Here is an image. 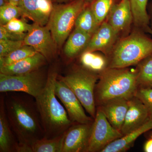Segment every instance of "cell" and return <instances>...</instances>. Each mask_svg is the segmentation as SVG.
<instances>
[{"label":"cell","mask_w":152,"mask_h":152,"mask_svg":"<svg viewBox=\"0 0 152 152\" xmlns=\"http://www.w3.org/2000/svg\"><path fill=\"white\" fill-rule=\"evenodd\" d=\"M24 45V41L0 40V57L7 56Z\"/></svg>","instance_id":"f546056e"},{"label":"cell","mask_w":152,"mask_h":152,"mask_svg":"<svg viewBox=\"0 0 152 152\" xmlns=\"http://www.w3.org/2000/svg\"><path fill=\"white\" fill-rule=\"evenodd\" d=\"M3 26L6 29L12 32L24 34L28 33L31 29L32 25L29 24L23 20L17 18L12 19Z\"/></svg>","instance_id":"f1b7e54d"},{"label":"cell","mask_w":152,"mask_h":152,"mask_svg":"<svg viewBox=\"0 0 152 152\" xmlns=\"http://www.w3.org/2000/svg\"><path fill=\"white\" fill-rule=\"evenodd\" d=\"M129 99L117 98L107 101L98 106L110 124L121 132L129 107Z\"/></svg>","instance_id":"2e32d148"},{"label":"cell","mask_w":152,"mask_h":152,"mask_svg":"<svg viewBox=\"0 0 152 152\" xmlns=\"http://www.w3.org/2000/svg\"><path fill=\"white\" fill-rule=\"evenodd\" d=\"M148 134V137H149L148 138H152V131L150 132Z\"/></svg>","instance_id":"ab89813d"},{"label":"cell","mask_w":152,"mask_h":152,"mask_svg":"<svg viewBox=\"0 0 152 152\" xmlns=\"http://www.w3.org/2000/svg\"><path fill=\"white\" fill-rule=\"evenodd\" d=\"M25 45L32 47L42 55L48 63H51L56 56L57 47L48 28L34 23L24 39Z\"/></svg>","instance_id":"9c48e42d"},{"label":"cell","mask_w":152,"mask_h":152,"mask_svg":"<svg viewBox=\"0 0 152 152\" xmlns=\"http://www.w3.org/2000/svg\"><path fill=\"white\" fill-rule=\"evenodd\" d=\"M55 85L56 95L65 108L72 122L89 124L94 121V118L87 115L80 102L69 87L58 78Z\"/></svg>","instance_id":"30bf717a"},{"label":"cell","mask_w":152,"mask_h":152,"mask_svg":"<svg viewBox=\"0 0 152 152\" xmlns=\"http://www.w3.org/2000/svg\"><path fill=\"white\" fill-rule=\"evenodd\" d=\"M135 96L145 106L149 114L150 119H152V88L138 89Z\"/></svg>","instance_id":"4dcf8cb0"},{"label":"cell","mask_w":152,"mask_h":152,"mask_svg":"<svg viewBox=\"0 0 152 152\" xmlns=\"http://www.w3.org/2000/svg\"><path fill=\"white\" fill-rule=\"evenodd\" d=\"M92 35L78 29L75 28L68 37L64 49L66 59H73L80 56L88 45Z\"/></svg>","instance_id":"d6986e66"},{"label":"cell","mask_w":152,"mask_h":152,"mask_svg":"<svg viewBox=\"0 0 152 152\" xmlns=\"http://www.w3.org/2000/svg\"><path fill=\"white\" fill-rule=\"evenodd\" d=\"M27 33L17 34L6 29L2 25H0V40L12 41H24Z\"/></svg>","instance_id":"1f68e13d"},{"label":"cell","mask_w":152,"mask_h":152,"mask_svg":"<svg viewBox=\"0 0 152 152\" xmlns=\"http://www.w3.org/2000/svg\"><path fill=\"white\" fill-rule=\"evenodd\" d=\"M22 17L20 9L17 5L8 3L0 7V24L6 25L14 18Z\"/></svg>","instance_id":"83f0119b"},{"label":"cell","mask_w":152,"mask_h":152,"mask_svg":"<svg viewBox=\"0 0 152 152\" xmlns=\"http://www.w3.org/2000/svg\"><path fill=\"white\" fill-rule=\"evenodd\" d=\"M137 66L138 89L152 88V54L142 60Z\"/></svg>","instance_id":"603a6c76"},{"label":"cell","mask_w":152,"mask_h":152,"mask_svg":"<svg viewBox=\"0 0 152 152\" xmlns=\"http://www.w3.org/2000/svg\"><path fill=\"white\" fill-rule=\"evenodd\" d=\"M58 74L56 68L50 69L45 87L35 98L45 131V137L48 139L62 134L73 124L56 95L55 85Z\"/></svg>","instance_id":"7a4b0ae2"},{"label":"cell","mask_w":152,"mask_h":152,"mask_svg":"<svg viewBox=\"0 0 152 152\" xmlns=\"http://www.w3.org/2000/svg\"><path fill=\"white\" fill-rule=\"evenodd\" d=\"M95 0H85L86 2L87 3V4H91V3H92L93 1Z\"/></svg>","instance_id":"f35d334b"},{"label":"cell","mask_w":152,"mask_h":152,"mask_svg":"<svg viewBox=\"0 0 152 152\" xmlns=\"http://www.w3.org/2000/svg\"><path fill=\"white\" fill-rule=\"evenodd\" d=\"M53 2L58 3V4H66L73 1L75 0H52Z\"/></svg>","instance_id":"836d02e7"},{"label":"cell","mask_w":152,"mask_h":152,"mask_svg":"<svg viewBox=\"0 0 152 152\" xmlns=\"http://www.w3.org/2000/svg\"><path fill=\"white\" fill-rule=\"evenodd\" d=\"M122 137L121 132L112 126L101 109L97 107L88 152H101L109 144Z\"/></svg>","instance_id":"ba28073f"},{"label":"cell","mask_w":152,"mask_h":152,"mask_svg":"<svg viewBox=\"0 0 152 152\" xmlns=\"http://www.w3.org/2000/svg\"><path fill=\"white\" fill-rule=\"evenodd\" d=\"M3 94L8 120L19 143V152H32L33 144L45 137L35 98L20 92Z\"/></svg>","instance_id":"6da1fadb"},{"label":"cell","mask_w":152,"mask_h":152,"mask_svg":"<svg viewBox=\"0 0 152 152\" xmlns=\"http://www.w3.org/2000/svg\"><path fill=\"white\" fill-rule=\"evenodd\" d=\"M145 31L146 32L149 33V34H151L152 35V29L149 26L147 27L145 30Z\"/></svg>","instance_id":"74e56055"},{"label":"cell","mask_w":152,"mask_h":152,"mask_svg":"<svg viewBox=\"0 0 152 152\" xmlns=\"http://www.w3.org/2000/svg\"><path fill=\"white\" fill-rule=\"evenodd\" d=\"M107 18V23L119 34L127 30L133 22L129 0H121L115 3Z\"/></svg>","instance_id":"9a60e30c"},{"label":"cell","mask_w":152,"mask_h":152,"mask_svg":"<svg viewBox=\"0 0 152 152\" xmlns=\"http://www.w3.org/2000/svg\"><path fill=\"white\" fill-rule=\"evenodd\" d=\"M152 54V39L141 30H136L117 41L107 57L109 68H127L137 65Z\"/></svg>","instance_id":"277c9868"},{"label":"cell","mask_w":152,"mask_h":152,"mask_svg":"<svg viewBox=\"0 0 152 152\" xmlns=\"http://www.w3.org/2000/svg\"><path fill=\"white\" fill-rule=\"evenodd\" d=\"M44 67L18 75L0 73V93L20 92L36 98L44 89L48 81L49 70Z\"/></svg>","instance_id":"52a82bcc"},{"label":"cell","mask_w":152,"mask_h":152,"mask_svg":"<svg viewBox=\"0 0 152 152\" xmlns=\"http://www.w3.org/2000/svg\"><path fill=\"white\" fill-rule=\"evenodd\" d=\"M119 34L107 22L104 21L92 36L84 52L99 51L107 57L116 43Z\"/></svg>","instance_id":"4fadbf2b"},{"label":"cell","mask_w":152,"mask_h":152,"mask_svg":"<svg viewBox=\"0 0 152 152\" xmlns=\"http://www.w3.org/2000/svg\"><path fill=\"white\" fill-rule=\"evenodd\" d=\"M150 24L151 25V28L152 29V2L150 5Z\"/></svg>","instance_id":"e575fe53"},{"label":"cell","mask_w":152,"mask_h":152,"mask_svg":"<svg viewBox=\"0 0 152 152\" xmlns=\"http://www.w3.org/2000/svg\"><path fill=\"white\" fill-rule=\"evenodd\" d=\"M48 63L45 58L38 53L14 64L0 67V73L8 75H23L45 66Z\"/></svg>","instance_id":"ac0fdd59"},{"label":"cell","mask_w":152,"mask_h":152,"mask_svg":"<svg viewBox=\"0 0 152 152\" xmlns=\"http://www.w3.org/2000/svg\"><path fill=\"white\" fill-rule=\"evenodd\" d=\"M133 22L136 26L145 31L150 24V17L147 11L148 0H129Z\"/></svg>","instance_id":"cb8c5ba5"},{"label":"cell","mask_w":152,"mask_h":152,"mask_svg":"<svg viewBox=\"0 0 152 152\" xmlns=\"http://www.w3.org/2000/svg\"><path fill=\"white\" fill-rule=\"evenodd\" d=\"M10 3L7 0H0V7H3Z\"/></svg>","instance_id":"d590c367"},{"label":"cell","mask_w":152,"mask_h":152,"mask_svg":"<svg viewBox=\"0 0 152 152\" xmlns=\"http://www.w3.org/2000/svg\"><path fill=\"white\" fill-rule=\"evenodd\" d=\"M37 53L32 47L27 45H24L7 56L0 57V67L14 64L34 56Z\"/></svg>","instance_id":"484cf974"},{"label":"cell","mask_w":152,"mask_h":152,"mask_svg":"<svg viewBox=\"0 0 152 152\" xmlns=\"http://www.w3.org/2000/svg\"><path fill=\"white\" fill-rule=\"evenodd\" d=\"M152 129V119L135 130L114 141L101 152H123L128 151L133 146L137 139L144 133Z\"/></svg>","instance_id":"ffe728a7"},{"label":"cell","mask_w":152,"mask_h":152,"mask_svg":"<svg viewBox=\"0 0 152 152\" xmlns=\"http://www.w3.org/2000/svg\"><path fill=\"white\" fill-rule=\"evenodd\" d=\"M65 132L53 138L44 137L32 146V152H62Z\"/></svg>","instance_id":"d4e9b609"},{"label":"cell","mask_w":152,"mask_h":152,"mask_svg":"<svg viewBox=\"0 0 152 152\" xmlns=\"http://www.w3.org/2000/svg\"><path fill=\"white\" fill-rule=\"evenodd\" d=\"M100 26V25L98 23L90 4H87L77 18L75 28L92 36Z\"/></svg>","instance_id":"7402d4cb"},{"label":"cell","mask_w":152,"mask_h":152,"mask_svg":"<svg viewBox=\"0 0 152 152\" xmlns=\"http://www.w3.org/2000/svg\"><path fill=\"white\" fill-rule=\"evenodd\" d=\"M116 0H95L90 4L98 23L101 25L107 18Z\"/></svg>","instance_id":"4316f807"},{"label":"cell","mask_w":152,"mask_h":152,"mask_svg":"<svg viewBox=\"0 0 152 152\" xmlns=\"http://www.w3.org/2000/svg\"><path fill=\"white\" fill-rule=\"evenodd\" d=\"M19 145L9 124L3 93L0 95V152H19Z\"/></svg>","instance_id":"e0dca14e"},{"label":"cell","mask_w":152,"mask_h":152,"mask_svg":"<svg viewBox=\"0 0 152 152\" xmlns=\"http://www.w3.org/2000/svg\"><path fill=\"white\" fill-rule=\"evenodd\" d=\"M150 119L149 114L145 106L134 96L129 99V107L121 130L123 136L135 130Z\"/></svg>","instance_id":"5bb4252c"},{"label":"cell","mask_w":152,"mask_h":152,"mask_svg":"<svg viewBox=\"0 0 152 152\" xmlns=\"http://www.w3.org/2000/svg\"><path fill=\"white\" fill-rule=\"evenodd\" d=\"M80 62L83 67L99 74L107 69L108 65L107 57L95 52H83L80 56Z\"/></svg>","instance_id":"44dd1931"},{"label":"cell","mask_w":152,"mask_h":152,"mask_svg":"<svg viewBox=\"0 0 152 152\" xmlns=\"http://www.w3.org/2000/svg\"><path fill=\"white\" fill-rule=\"evenodd\" d=\"M136 69L107 67L104 70L95 87L96 107L113 99H130L134 96L138 89Z\"/></svg>","instance_id":"3957f363"},{"label":"cell","mask_w":152,"mask_h":152,"mask_svg":"<svg viewBox=\"0 0 152 152\" xmlns=\"http://www.w3.org/2000/svg\"><path fill=\"white\" fill-rule=\"evenodd\" d=\"M144 151L145 152H152V138H148L144 146Z\"/></svg>","instance_id":"d6a6232c"},{"label":"cell","mask_w":152,"mask_h":152,"mask_svg":"<svg viewBox=\"0 0 152 152\" xmlns=\"http://www.w3.org/2000/svg\"><path fill=\"white\" fill-rule=\"evenodd\" d=\"M87 3L75 0L66 4L54 5L48 25L57 48L65 42L70 34L78 16Z\"/></svg>","instance_id":"8992f818"},{"label":"cell","mask_w":152,"mask_h":152,"mask_svg":"<svg viewBox=\"0 0 152 152\" xmlns=\"http://www.w3.org/2000/svg\"><path fill=\"white\" fill-rule=\"evenodd\" d=\"M8 2L11 4H14L18 5L19 2L21 0H7Z\"/></svg>","instance_id":"8d00e7d4"},{"label":"cell","mask_w":152,"mask_h":152,"mask_svg":"<svg viewBox=\"0 0 152 152\" xmlns=\"http://www.w3.org/2000/svg\"><path fill=\"white\" fill-rule=\"evenodd\" d=\"M93 122L71 125L65 132L62 152H88Z\"/></svg>","instance_id":"8fae6325"},{"label":"cell","mask_w":152,"mask_h":152,"mask_svg":"<svg viewBox=\"0 0 152 152\" xmlns=\"http://www.w3.org/2000/svg\"><path fill=\"white\" fill-rule=\"evenodd\" d=\"M52 0H21L18 6L23 18L41 26L48 25L53 9Z\"/></svg>","instance_id":"7c38bea8"},{"label":"cell","mask_w":152,"mask_h":152,"mask_svg":"<svg viewBox=\"0 0 152 152\" xmlns=\"http://www.w3.org/2000/svg\"><path fill=\"white\" fill-rule=\"evenodd\" d=\"M99 74L91 72L81 66H75L57 78L64 82L76 95L90 116L94 119L96 113L94 91Z\"/></svg>","instance_id":"5b68a950"}]
</instances>
